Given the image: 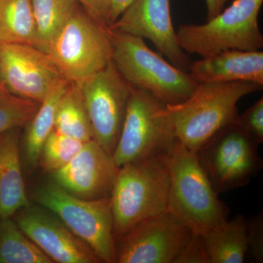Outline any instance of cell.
Wrapping results in <instances>:
<instances>
[{"instance_id": "6da1fadb", "label": "cell", "mask_w": 263, "mask_h": 263, "mask_svg": "<svg viewBox=\"0 0 263 263\" xmlns=\"http://www.w3.org/2000/svg\"><path fill=\"white\" fill-rule=\"evenodd\" d=\"M249 81L199 83L193 94L175 105H165L176 141L197 152L219 131L238 120L240 99L262 89Z\"/></svg>"}, {"instance_id": "7a4b0ae2", "label": "cell", "mask_w": 263, "mask_h": 263, "mask_svg": "<svg viewBox=\"0 0 263 263\" xmlns=\"http://www.w3.org/2000/svg\"><path fill=\"white\" fill-rule=\"evenodd\" d=\"M168 153L119 167L110 197L115 238L167 210Z\"/></svg>"}, {"instance_id": "3957f363", "label": "cell", "mask_w": 263, "mask_h": 263, "mask_svg": "<svg viewBox=\"0 0 263 263\" xmlns=\"http://www.w3.org/2000/svg\"><path fill=\"white\" fill-rule=\"evenodd\" d=\"M111 59L128 84L148 91L165 105L182 103L196 89L187 72L166 62L143 38L108 29Z\"/></svg>"}, {"instance_id": "277c9868", "label": "cell", "mask_w": 263, "mask_h": 263, "mask_svg": "<svg viewBox=\"0 0 263 263\" xmlns=\"http://www.w3.org/2000/svg\"><path fill=\"white\" fill-rule=\"evenodd\" d=\"M167 160V210L200 234L228 220V209L218 197L196 153L176 141Z\"/></svg>"}, {"instance_id": "5b68a950", "label": "cell", "mask_w": 263, "mask_h": 263, "mask_svg": "<svg viewBox=\"0 0 263 263\" xmlns=\"http://www.w3.org/2000/svg\"><path fill=\"white\" fill-rule=\"evenodd\" d=\"M262 3L263 0H235L205 24H182L176 31L178 43L183 51L201 58L229 50H262L258 16Z\"/></svg>"}, {"instance_id": "8992f818", "label": "cell", "mask_w": 263, "mask_h": 263, "mask_svg": "<svg viewBox=\"0 0 263 263\" xmlns=\"http://www.w3.org/2000/svg\"><path fill=\"white\" fill-rule=\"evenodd\" d=\"M44 52L65 79L77 85L112 61L108 28L79 5Z\"/></svg>"}, {"instance_id": "52a82bcc", "label": "cell", "mask_w": 263, "mask_h": 263, "mask_svg": "<svg viewBox=\"0 0 263 263\" xmlns=\"http://www.w3.org/2000/svg\"><path fill=\"white\" fill-rule=\"evenodd\" d=\"M33 198L54 214L98 255L101 262H117L110 197L84 200L55 183L37 188Z\"/></svg>"}, {"instance_id": "ba28073f", "label": "cell", "mask_w": 263, "mask_h": 263, "mask_svg": "<svg viewBox=\"0 0 263 263\" xmlns=\"http://www.w3.org/2000/svg\"><path fill=\"white\" fill-rule=\"evenodd\" d=\"M125 117L113 160L118 167L167 154L176 143L165 104L131 86Z\"/></svg>"}, {"instance_id": "9c48e42d", "label": "cell", "mask_w": 263, "mask_h": 263, "mask_svg": "<svg viewBox=\"0 0 263 263\" xmlns=\"http://www.w3.org/2000/svg\"><path fill=\"white\" fill-rule=\"evenodd\" d=\"M258 146L237 120L195 153L219 195L245 186L260 171Z\"/></svg>"}, {"instance_id": "30bf717a", "label": "cell", "mask_w": 263, "mask_h": 263, "mask_svg": "<svg viewBox=\"0 0 263 263\" xmlns=\"http://www.w3.org/2000/svg\"><path fill=\"white\" fill-rule=\"evenodd\" d=\"M195 232L167 210L141 221L116 242L117 262L177 263Z\"/></svg>"}, {"instance_id": "8fae6325", "label": "cell", "mask_w": 263, "mask_h": 263, "mask_svg": "<svg viewBox=\"0 0 263 263\" xmlns=\"http://www.w3.org/2000/svg\"><path fill=\"white\" fill-rule=\"evenodd\" d=\"M78 86L84 98L95 141L113 155L125 117L131 85L111 61Z\"/></svg>"}, {"instance_id": "7c38bea8", "label": "cell", "mask_w": 263, "mask_h": 263, "mask_svg": "<svg viewBox=\"0 0 263 263\" xmlns=\"http://www.w3.org/2000/svg\"><path fill=\"white\" fill-rule=\"evenodd\" d=\"M65 79L42 50L30 45L0 42V81L12 94L41 104Z\"/></svg>"}, {"instance_id": "4fadbf2b", "label": "cell", "mask_w": 263, "mask_h": 263, "mask_svg": "<svg viewBox=\"0 0 263 263\" xmlns=\"http://www.w3.org/2000/svg\"><path fill=\"white\" fill-rule=\"evenodd\" d=\"M170 1L134 0L108 29L148 40L173 65L188 72L191 62L178 43Z\"/></svg>"}, {"instance_id": "5bb4252c", "label": "cell", "mask_w": 263, "mask_h": 263, "mask_svg": "<svg viewBox=\"0 0 263 263\" xmlns=\"http://www.w3.org/2000/svg\"><path fill=\"white\" fill-rule=\"evenodd\" d=\"M15 222L53 262H101L94 251L50 211L29 205L19 211Z\"/></svg>"}, {"instance_id": "9a60e30c", "label": "cell", "mask_w": 263, "mask_h": 263, "mask_svg": "<svg viewBox=\"0 0 263 263\" xmlns=\"http://www.w3.org/2000/svg\"><path fill=\"white\" fill-rule=\"evenodd\" d=\"M118 171L112 155L92 139L67 165L52 173V177L74 196L98 200L110 197Z\"/></svg>"}, {"instance_id": "2e32d148", "label": "cell", "mask_w": 263, "mask_h": 263, "mask_svg": "<svg viewBox=\"0 0 263 263\" xmlns=\"http://www.w3.org/2000/svg\"><path fill=\"white\" fill-rule=\"evenodd\" d=\"M188 73L199 83L249 81L263 86V52L229 50L191 62Z\"/></svg>"}, {"instance_id": "e0dca14e", "label": "cell", "mask_w": 263, "mask_h": 263, "mask_svg": "<svg viewBox=\"0 0 263 263\" xmlns=\"http://www.w3.org/2000/svg\"><path fill=\"white\" fill-rule=\"evenodd\" d=\"M18 128L0 135V220L31 205L22 174Z\"/></svg>"}, {"instance_id": "ac0fdd59", "label": "cell", "mask_w": 263, "mask_h": 263, "mask_svg": "<svg viewBox=\"0 0 263 263\" xmlns=\"http://www.w3.org/2000/svg\"><path fill=\"white\" fill-rule=\"evenodd\" d=\"M207 263H243L249 251L247 219L238 215L201 233Z\"/></svg>"}, {"instance_id": "d6986e66", "label": "cell", "mask_w": 263, "mask_h": 263, "mask_svg": "<svg viewBox=\"0 0 263 263\" xmlns=\"http://www.w3.org/2000/svg\"><path fill=\"white\" fill-rule=\"evenodd\" d=\"M70 81H61L51 90L40 105L37 112L27 124L24 137V157L29 168L39 162L40 154L45 141L54 129L57 105Z\"/></svg>"}, {"instance_id": "ffe728a7", "label": "cell", "mask_w": 263, "mask_h": 263, "mask_svg": "<svg viewBox=\"0 0 263 263\" xmlns=\"http://www.w3.org/2000/svg\"><path fill=\"white\" fill-rule=\"evenodd\" d=\"M0 42L37 46L32 0H0Z\"/></svg>"}, {"instance_id": "44dd1931", "label": "cell", "mask_w": 263, "mask_h": 263, "mask_svg": "<svg viewBox=\"0 0 263 263\" xmlns=\"http://www.w3.org/2000/svg\"><path fill=\"white\" fill-rule=\"evenodd\" d=\"M54 129L81 141L94 139L82 93L74 83H70L57 105Z\"/></svg>"}, {"instance_id": "7402d4cb", "label": "cell", "mask_w": 263, "mask_h": 263, "mask_svg": "<svg viewBox=\"0 0 263 263\" xmlns=\"http://www.w3.org/2000/svg\"><path fill=\"white\" fill-rule=\"evenodd\" d=\"M10 218L0 220V263H52Z\"/></svg>"}, {"instance_id": "603a6c76", "label": "cell", "mask_w": 263, "mask_h": 263, "mask_svg": "<svg viewBox=\"0 0 263 263\" xmlns=\"http://www.w3.org/2000/svg\"><path fill=\"white\" fill-rule=\"evenodd\" d=\"M37 29L36 47L45 51L73 13L75 0H32Z\"/></svg>"}, {"instance_id": "cb8c5ba5", "label": "cell", "mask_w": 263, "mask_h": 263, "mask_svg": "<svg viewBox=\"0 0 263 263\" xmlns=\"http://www.w3.org/2000/svg\"><path fill=\"white\" fill-rule=\"evenodd\" d=\"M85 143L53 129L41 148L38 163L52 174L67 165L81 152Z\"/></svg>"}, {"instance_id": "d4e9b609", "label": "cell", "mask_w": 263, "mask_h": 263, "mask_svg": "<svg viewBox=\"0 0 263 263\" xmlns=\"http://www.w3.org/2000/svg\"><path fill=\"white\" fill-rule=\"evenodd\" d=\"M41 104L12 94L0 83V135L14 128L27 125Z\"/></svg>"}, {"instance_id": "484cf974", "label": "cell", "mask_w": 263, "mask_h": 263, "mask_svg": "<svg viewBox=\"0 0 263 263\" xmlns=\"http://www.w3.org/2000/svg\"><path fill=\"white\" fill-rule=\"evenodd\" d=\"M238 122L245 130L259 145L263 142V99L238 116Z\"/></svg>"}, {"instance_id": "4316f807", "label": "cell", "mask_w": 263, "mask_h": 263, "mask_svg": "<svg viewBox=\"0 0 263 263\" xmlns=\"http://www.w3.org/2000/svg\"><path fill=\"white\" fill-rule=\"evenodd\" d=\"M249 251L255 262H263V219L261 215L247 219Z\"/></svg>"}, {"instance_id": "83f0119b", "label": "cell", "mask_w": 263, "mask_h": 263, "mask_svg": "<svg viewBox=\"0 0 263 263\" xmlns=\"http://www.w3.org/2000/svg\"><path fill=\"white\" fill-rule=\"evenodd\" d=\"M95 20L108 28L110 0H75Z\"/></svg>"}, {"instance_id": "f1b7e54d", "label": "cell", "mask_w": 263, "mask_h": 263, "mask_svg": "<svg viewBox=\"0 0 263 263\" xmlns=\"http://www.w3.org/2000/svg\"><path fill=\"white\" fill-rule=\"evenodd\" d=\"M177 263H207L203 240L200 233H195Z\"/></svg>"}, {"instance_id": "f546056e", "label": "cell", "mask_w": 263, "mask_h": 263, "mask_svg": "<svg viewBox=\"0 0 263 263\" xmlns=\"http://www.w3.org/2000/svg\"><path fill=\"white\" fill-rule=\"evenodd\" d=\"M134 0H110V10L108 18V27L119 18L123 12Z\"/></svg>"}, {"instance_id": "4dcf8cb0", "label": "cell", "mask_w": 263, "mask_h": 263, "mask_svg": "<svg viewBox=\"0 0 263 263\" xmlns=\"http://www.w3.org/2000/svg\"><path fill=\"white\" fill-rule=\"evenodd\" d=\"M228 0H205L207 8V20H210L224 9Z\"/></svg>"}, {"instance_id": "1f68e13d", "label": "cell", "mask_w": 263, "mask_h": 263, "mask_svg": "<svg viewBox=\"0 0 263 263\" xmlns=\"http://www.w3.org/2000/svg\"><path fill=\"white\" fill-rule=\"evenodd\" d=\"M0 83H1V81H0Z\"/></svg>"}]
</instances>
